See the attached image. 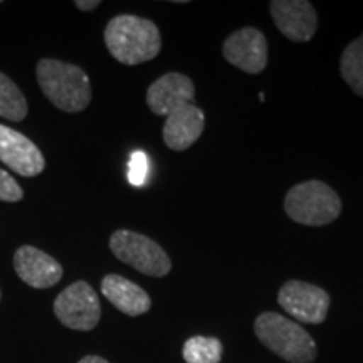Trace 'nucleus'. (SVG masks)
Listing matches in <instances>:
<instances>
[{
	"instance_id": "nucleus-1",
	"label": "nucleus",
	"mask_w": 363,
	"mask_h": 363,
	"mask_svg": "<svg viewBox=\"0 0 363 363\" xmlns=\"http://www.w3.org/2000/svg\"><path fill=\"white\" fill-rule=\"evenodd\" d=\"M104 44L118 62L136 66L152 61L162 49L157 24L138 16H116L104 29Z\"/></svg>"
},
{
	"instance_id": "nucleus-2",
	"label": "nucleus",
	"mask_w": 363,
	"mask_h": 363,
	"mask_svg": "<svg viewBox=\"0 0 363 363\" xmlns=\"http://www.w3.org/2000/svg\"><path fill=\"white\" fill-rule=\"evenodd\" d=\"M35 74L40 91L57 110L79 113L89 106L93 98L91 81L79 66L57 59H40Z\"/></svg>"
},
{
	"instance_id": "nucleus-3",
	"label": "nucleus",
	"mask_w": 363,
	"mask_h": 363,
	"mask_svg": "<svg viewBox=\"0 0 363 363\" xmlns=\"http://www.w3.org/2000/svg\"><path fill=\"white\" fill-rule=\"evenodd\" d=\"M254 333L267 350L289 363H311L316 358V343L311 335L279 313H261L254 321Z\"/></svg>"
},
{
	"instance_id": "nucleus-4",
	"label": "nucleus",
	"mask_w": 363,
	"mask_h": 363,
	"mask_svg": "<svg viewBox=\"0 0 363 363\" xmlns=\"http://www.w3.org/2000/svg\"><path fill=\"white\" fill-rule=\"evenodd\" d=\"M284 211L289 219L301 225H328L342 214V199L325 182L308 180L288 190Z\"/></svg>"
},
{
	"instance_id": "nucleus-5",
	"label": "nucleus",
	"mask_w": 363,
	"mask_h": 363,
	"mask_svg": "<svg viewBox=\"0 0 363 363\" xmlns=\"http://www.w3.org/2000/svg\"><path fill=\"white\" fill-rule=\"evenodd\" d=\"M111 252L125 264L152 278H163L172 271V259L160 244L148 235L120 229L110 238Z\"/></svg>"
},
{
	"instance_id": "nucleus-6",
	"label": "nucleus",
	"mask_w": 363,
	"mask_h": 363,
	"mask_svg": "<svg viewBox=\"0 0 363 363\" xmlns=\"http://www.w3.org/2000/svg\"><path fill=\"white\" fill-rule=\"evenodd\" d=\"M54 315L71 330H93L101 318V305L96 291L86 281H76L57 294Z\"/></svg>"
},
{
	"instance_id": "nucleus-7",
	"label": "nucleus",
	"mask_w": 363,
	"mask_h": 363,
	"mask_svg": "<svg viewBox=\"0 0 363 363\" xmlns=\"http://www.w3.org/2000/svg\"><path fill=\"white\" fill-rule=\"evenodd\" d=\"M278 303L289 316L308 325L323 323L330 310V296L323 288L298 279L281 286Z\"/></svg>"
},
{
	"instance_id": "nucleus-8",
	"label": "nucleus",
	"mask_w": 363,
	"mask_h": 363,
	"mask_svg": "<svg viewBox=\"0 0 363 363\" xmlns=\"http://www.w3.org/2000/svg\"><path fill=\"white\" fill-rule=\"evenodd\" d=\"M225 61L247 74H259L267 66V39L254 27H242L224 40Z\"/></svg>"
},
{
	"instance_id": "nucleus-9",
	"label": "nucleus",
	"mask_w": 363,
	"mask_h": 363,
	"mask_svg": "<svg viewBox=\"0 0 363 363\" xmlns=\"http://www.w3.org/2000/svg\"><path fill=\"white\" fill-rule=\"evenodd\" d=\"M269 12L279 33L293 43H306L316 33L318 13L308 0H272Z\"/></svg>"
},
{
	"instance_id": "nucleus-10",
	"label": "nucleus",
	"mask_w": 363,
	"mask_h": 363,
	"mask_svg": "<svg viewBox=\"0 0 363 363\" xmlns=\"http://www.w3.org/2000/svg\"><path fill=\"white\" fill-rule=\"evenodd\" d=\"M0 162L22 177L43 174L45 160L38 145L21 131L0 125Z\"/></svg>"
},
{
	"instance_id": "nucleus-11",
	"label": "nucleus",
	"mask_w": 363,
	"mask_h": 363,
	"mask_svg": "<svg viewBox=\"0 0 363 363\" xmlns=\"http://www.w3.org/2000/svg\"><path fill=\"white\" fill-rule=\"evenodd\" d=\"M13 269L19 278L35 289L52 288L62 279V266L34 246H22L13 254Z\"/></svg>"
},
{
	"instance_id": "nucleus-12",
	"label": "nucleus",
	"mask_w": 363,
	"mask_h": 363,
	"mask_svg": "<svg viewBox=\"0 0 363 363\" xmlns=\"http://www.w3.org/2000/svg\"><path fill=\"white\" fill-rule=\"evenodd\" d=\"M195 96L192 79L180 72H167L153 81L147 91V104L158 116H169L180 106L190 104Z\"/></svg>"
},
{
	"instance_id": "nucleus-13",
	"label": "nucleus",
	"mask_w": 363,
	"mask_h": 363,
	"mask_svg": "<svg viewBox=\"0 0 363 363\" xmlns=\"http://www.w3.org/2000/svg\"><path fill=\"white\" fill-rule=\"evenodd\" d=\"M203 126H206V115L194 103L180 106L179 110L170 113L163 125V142L170 150L184 152L201 138Z\"/></svg>"
},
{
	"instance_id": "nucleus-14",
	"label": "nucleus",
	"mask_w": 363,
	"mask_h": 363,
	"mask_svg": "<svg viewBox=\"0 0 363 363\" xmlns=\"http://www.w3.org/2000/svg\"><path fill=\"white\" fill-rule=\"evenodd\" d=\"M101 293L116 310L128 316H140L152 308V299L147 291L123 276H104L101 281Z\"/></svg>"
},
{
	"instance_id": "nucleus-15",
	"label": "nucleus",
	"mask_w": 363,
	"mask_h": 363,
	"mask_svg": "<svg viewBox=\"0 0 363 363\" xmlns=\"http://www.w3.org/2000/svg\"><path fill=\"white\" fill-rule=\"evenodd\" d=\"M340 72L353 93L363 96V34L345 48L340 59Z\"/></svg>"
},
{
	"instance_id": "nucleus-16",
	"label": "nucleus",
	"mask_w": 363,
	"mask_h": 363,
	"mask_svg": "<svg viewBox=\"0 0 363 363\" xmlns=\"http://www.w3.org/2000/svg\"><path fill=\"white\" fill-rule=\"evenodd\" d=\"M29 111L24 93L7 74L0 72V116L19 123Z\"/></svg>"
},
{
	"instance_id": "nucleus-17",
	"label": "nucleus",
	"mask_w": 363,
	"mask_h": 363,
	"mask_svg": "<svg viewBox=\"0 0 363 363\" xmlns=\"http://www.w3.org/2000/svg\"><path fill=\"white\" fill-rule=\"evenodd\" d=\"M182 355L187 363H220L222 343L219 338L197 335L185 342Z\"/></svg>"
},
{
	"instance_id": "nucleus-18",
	"label": "nucleus",
	"mask_w": 363,
	"mask_h": 363,
	"mask_svg": "<svg viewBox=\"0 0 363 363\" xmlns=\"http://www.w3.org/2000/svg\"><path fill=\"white\" fill-rule=\"evenodd\" d=\"M147 177H148V158L143 152H135L128 162L130 184L140 187V185L145 184Z\"/></svg>"
},
{
	"instance_id": "nucleus-19",
	"label": "nucleus",
	"mask_w": 363,
	"mask_h": 363,
	"mask_svg": "<svg viewBox=\"0 0 363 363\" xmlns=\"http://www.w3.org/2000/svg\"><path fill=\"white\" fill-rule=\"evenodd\" d=\"M24 197V190L9 172L0 169V201L2 202H19Z\"/></svg>"
},
{
	"instance_id": "nucleus-20",
	"label": "nucleus",
	"mask_w": 363,
	"mask_h": 363,
	"mask_svg": "<svg viewBox=\"0 0 363 363\" xmlns=\"http://www.w3.org/2000/svg\"><path fill=\"white\" fill-rule=\"evenodd\" d=\"M99 0H76L74 6L79 9V11H84V12H91L94 11V9L99 7Z\"/></svg>"
},
{
	"instance_id": "nucleus-21",
	"label": "nucleus",
	"mask_w": 363,
	"mask_h": 363,
	"mask_svg": "<svg viewBox=\"0 0 363 363\" xmlns=\"http://www.w3.org/2000/svg\"><path fill=\"white\" fill-rule=\"evenodd\" d=\"M78 363H110L108 360H104V358L98 357V355H88L84 358H81Z\"/></svg>"
},
{
	"instance_id": "nucleus-22",
	"label": "nucleus",
	"mask_w": 363,
	"mask_h": 363,
	"mask_svg": "<svg viewBox=\"0 0 363 363\" xmlns=\"http://www.w3.org/2000/svg\"><path fill=\"white\" fill-rule=\"evenodd\" d=\"M0 298H2V293H0Z\"/></svg>"
}]
</instances>
